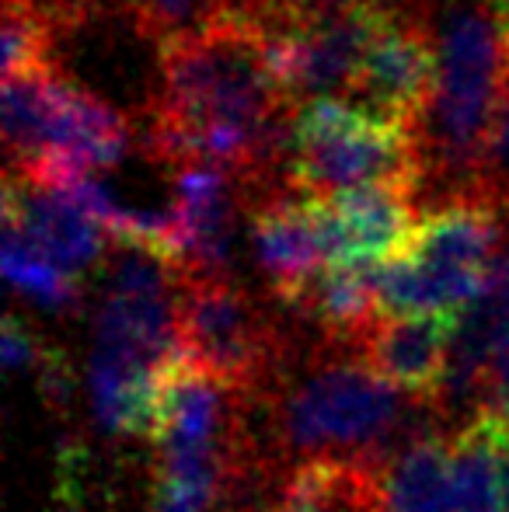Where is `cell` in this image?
Wrapping results in <instances>:
<instances>
[{
  "label": "cell",
  "instance_id": "cell-24",
  "mask_svg": "<svg viewBox=\"0 0 509 512\" xmlns=\"http://www.w3.org/2000/svg\"><path fill=\"white\" fill-rule=\"evenodd\" d=\"M49 342H42L39 331L18 314V310H7L4 317V363L11 370H25V366H39L42 352H46Z\"/></svg>",
  "mask_w": 509,
  "mask_h": 512
},
{
  "label": "cell",
  "instance_id": "cell-22",
  "mask_svg": "<svg viewBox=\"0 0 509 512\" xmlns=\"http://www.w3.org/2000/svg\"><path fill=\"white\" fill-rule=\"evenodd\" d=\"M136 28L161 46L164 39L203 25L206 18L227 7L231 0H119Z\"/></svg>",
  "mask_w": 509,
  "mask_h": 512
},
{
  "label": "cell",
  "instance_id": "cell-15",
  "mask_svg": "<svg viewBox=\"0 0 509 512\" xmlns=\"http://www.w3.org/2000/svg\"><path fill=\"white\" fill-rule=\"evenodd\" d=\"M4 227L25 234L42 255L81 279L105 262L112 244L105 227H98L63 192L21 175H7L4 182Z\"/></svg>",
  "mask_w": 509,
  "mask_h": 512
},
{
  "label": "cell",
  "instance_id": "cell-10",
  "mask_svg": "<svg viewBox=\"0 0 509 512\" xmlns=\"http://www.w3.org/2000/svg\"><path fill=\"white\" fill-rule=\"evenodd\" d=\"M171 178H175L171 269L182 279H234L241 199L238 178L206 161L171 164Z\"/></svg>",
  "mask_w": 509,
  "mask_h": 512
},
{
  "label": "cell",
  "instance_id": "cell-11",
  "mask_svg": "<svg viewBox=\"0 0 509 512\" xmlns=\"http://www.w3.org/2000/svg\"><path fill=\"white\" fill-rule=\"evenodd\" d=\"M461 405L468 415L509 411V244L489 272V286L461 314L450 356L443 408Z\"/></svg>",
  "mask_w": 509,
  "mask_h": 512
},
{
  "label": "cell",
  "instance_id": "cell-12",
  "mask_svg": "<svg viewBox=\"0 0 509 512\" xmlns=\"http://www.w3.org/2000/svg\"><path fill=\"white\" fill-rule=\"evenodd\" d=\"M461 314H381L356 342V356L426 408H443Z\"/></svg>",
  "mask_w": 509,
  "mask_h": 512
},
{
  "label": "cell",
  "instance_id": "cell-19",
  "mask_svg": "<svg viewBox=\"0 0 509 512\" xmlns=\"http://www.w3.org/2000/svg\"><path fill=\"white\" fill-rule=\"evenodd\" d=\"M450 439L415 432L384 467V512H447Z\"/></svg>",
  "mask_w": 509,
  "mask_h": 512
},
{
  "label": "cell",
  "instance_id": "cell-3",
  "mask_svg": "<svg viewBox=\"0 0 509 512\" xmlns=\"http://www.w3.org/2000/svg\"><path fill=\"white\" fill-rule=\"evenodd\" d=\"M440 77L422 122L426 171L457 182L464 196H482V161L499 84L506 74V42L489 0H454L440 18Z\"/></svg>",
  "mask_w": 509,
  "mask_h": 512
},
{
  "label": "cell",
  "instance_id": "cell-14",
  "mask_svg": "<svg viewBox=\"0 0 509 512\" xmlns=\"http://www.w3.org/2000/svg\"><path fill=\"white\" fill-rule=\"evenodd\" d=\"M255 265L269 297L286 310H304L314 283L325 272L318 209L311 196H262L248 206Z\"/></svg>",
  "mask_w": 509,
  "mask_h": 512
},
{
  "label": "cell",
  "instance_id": "cell-21",
  "mask_svg": "<svg viewBox=\"0 0 509 512\" xmlns=\"http://www.w3.org/2000/svg\"><path fill=\"white\" fill-rule=\"evenodd\" d=\"M56 25L32 7L4 11V77L32 74L53 67Z\"/></svg>",
  "mask_w": 509,
  "mask_h": 512
},
{
  "label": "cell",
  "instance_id": "cell-9",
  "mask_svg": "<svg viewBox=\"0 0 509 512\" xmlns=\"http://www.w3.org/2000/svg\"><path fill=\"white\" fill-rule=\"evenodd\" d=\"M440 42L419 11L377 4L353 95L374 112L419 129L436 98Z\"/></svg>",
  "mask_w": 509,
  "mask_h": 512
},
{
  "label": "cell",
  "instance_id": "cell-23",
  "mask_svg": "<svg viewBox=\"0 0 509 512\" xmlns=\"http://www.w3.org/2000/svg\"><path fill=\"white\" fill-rule=\"evenodd\" d=\"M84 446L63 439L56 453V512H84Z\"/></svg>",
  "mask_w": 509,
  "mask_h": 512
},
{
  "label": "cell",
  "instance_id": "cell-27",
  "mask_svg": "<svg viewBox=\"0 0 509 512\" xmlns=\"http://www.w3.org/2000/svg\"><path fill=\"white\" fill-rule=\"evenodd\" d=\"M509 415V411H506ZM506 485H509V446H506Z\"/></svg>",
  "mask_w": 509,
  "mask_h": 512
},
{
  "label": "cell",
  "instance_id": "cell-7",
  "mask_svg": "<svg viewBox=\"0 0 509 512\" xmlns=\"http://www.w3.org/2000/svg\"><path fill=\"white\" fill-rule=\"evenodd\" d=\"M178 349L252 401H262L293 366L276 317L238 279L178 276Z\"/></svg>",
  "mask_w": 509,
  "mask_h": 512
},
{
  "label": "cell",
  "instance_id": "cell-28",
  "mask_svg": "<svg viewBox=\"0 0 509 512\" xmlns=\"http://www.w3.org/2000/svg\"><path fill=\"white\" fill-rule=\"evenodd\" d=\"M506 206H509V199H506Z\"/></svg>",
  "mask_w": 509,
  "mask_h": 512
},
{
  "label": "cell",
  "instance_id": "cell-4",
  "mask_svg": "<svg viewBox=\"0 0 509 512\" xmlns=\"http://www.w3.org/2000/svg\"><path fill=\"white\" fill-rule=\"evenodd\" d=\"M419 129L342 98H311L293 108L286 182L297 196L328 199L353 189L415 192L426 178Z\"/></svg>",
  "mask_w": 509,
  "mask_h": 512
},
{
  "label": "cell",
  "instance_id": "cell-20",
  "mask_svg": "<svg viewBox=\"0 0 509 512\" xmlns=\"http://www.w3.org/2000/svg\"><path fill=\"white\" fill-rule=\"evenodd\" d=\"M4 272L7 283L21 297L53 310V314H70L84 300L81 276L60 269L53 258H46L25 234H18L11 227H4Z\"/></svg>",
  "mask_w": 509,
  "mask_h": 512
},
{
  "label": "cell",
  "instance_id": "cell-17",
  "mask_svg": "<svg viewBox=\"0 0 509 512\" xmlns=\"http://www.w3.org/2000/svg\"><path fill=\"white\" fill-rule=\"evenodd\" d=\"M506 446V411H478L464 418L450 439L447 512H509Z\"/></svg>",
  "mask_w": 509,
  "mask_h": 512
},
{
  "label": "cell",
  "instance_id": "cell-18",
  "mask_svg": "<svg viewBox=\"0 0 509 512\" xmlns=\"http://www.w3.org/2000/svg\"><path fill=\"white\" fill-rule=\"evenodd\" d=\"M377 272L370 265H325L300 314L318 324L328 345L353 352L363 331L381 317Z\"/></svg>",
  "mask_w": 509,
  "mask_h": 512
},
{
  "label": "cell",
  "instance_id": "cell-16",
  "mask_svg": "<svg viewBox=\"0 0 509 512\" xmlns=\"http://www.w3.org/2000/svg\"><path fill=\"white\" fill-rule=\"evenodd\" d=\"M262 512H384V467L311 457L279 471Z\"/></svg>",
  "mask_w": 509,
  "mask_h": 512
},
{
  "label": "cell",
  "instance_id": "cell-8",
  "mask_svg": "<svg viewBox=\"0 0 509 512\" xmlns=\"http://www.w3.org/2000/svg\"><path fill=\"white\" fill-rule=\"evenodd\" d=\"M272 77L290 105L353 95L381 0L353 7H293L252 0Z\"/></svg>",
  "mask_w": 509,
  "mask_h": 512
},
{
  "label": "cell",
  "instance_id": "cell-25",
  "mask_svg": "<svg viewBox=\"0 0 509 512\" xmlns=\"http://www.w3.org/2000/svg\"><path fill=\"white\" fill-rule=\"evenodd\" d=\"M35 373H39V391L46 398V405L53 411H67L70 394H74V373H70L67 356L60 349H53V345H46Z\"/></svg>",
  "mask_w": 509,
  "mask_h": 512
},
{
  "label": "cell",
  "instance_id": "cell-1",
  "mask_svg": "<svg viewBox=\"0 0 509 512\" xmlns=\"http://www.w3.org/2000/svg\"><path fill=\"white\" fill-rule=\"evenodd\" d=\"M290 119L252 0H231L203 25L161 42L147 122L154 161L217 164L241 192L272 196L279 164L286 168Z\"/></svg>",
  "mask_w": 509,
  "mask_h": 512
},
{
  "label": "cell",
  "instance_id": "cell-26",
  "mask_svg": "<svg viewBox=\"0 0 509 512\" xmlns=\"http://www.w3.org/2000/svg\"><path fill=\"white\" fill-rule=\"evenodd\" d=\"M272 4H293V7H353V4H370V0H272Z\"/></svg>",
  "mask_w": 509,
  "mask_h": 512
},
{
  "label": "cell",
  "instance_id": "cell-13",
  "mask_svg": "<svg viewBox=\"0 0 509 512\" xmlns=\"http://www.w3.org/2000/svg\"><path fill=\"white\" fill-rule=\"evenodd\" d=\"M318 209L325 265H381L408 251L422 216L412 206V192L374 185L342 196L314 199Z\"/></svg>",
  "mask_w": 509,
  "mask_h": 512
},
{
  "label": "cell",
  "instance_id": "cell-6",
  "mask_svg": "<svg viewBox=\"0 0 509 512\" xmlns=\"http://www.w3.org/2000/svg\"><path fill=\"white\" fill-rule=\"evenodd\" d=\"M503 220V206L485 196H454L422 216L405 255L377 272L381 314H464L506 248Z\"/></svg>",
  "mask_w": 509,
  "mask_h": 512
},
{
  "label": "cell",
  "instance_id": "cell-5",
  "mask_svg": "<svg viewBox=\"0 0 509 512\" xmlns=\"http://www.w3.org/2000/svg\"><path fill=\"white\" fill-rule=\"evenodd\" d=\"M4 143L11 175L49 182L116 168L133 129L105 98L46 67L4 77Z\"/></svg>",
  "mask_w": 509,
  "mask_h": 512
},
{
  "label": "cell",
  "instance_id": "cell-2",
  "mask_svg": "<svg viewBox=\"0 0 509 512\" xmlns=\"http://www.w3.org/2000/svg\"><path fill=\"white\" fill-rule=\"evenodd\" d=\"M412 398L377 377L356 352L321 345L304 366L293 363L286 377L255 401L265 415V453L279 460L349 457L387 467L401 450Z\"/></svg>",
  "mask_w": 509,
  "mask_h": 512
}]
</instances>
